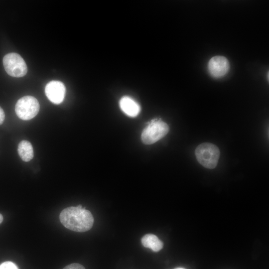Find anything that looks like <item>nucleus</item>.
<instances>
[{"label":"nucleus","instance_id":"20e7f679","mask_svg":"<svg viewBox=\"0 0 269 269\" xmlns=\"http://www.w3.org/2000/svg\"><path fill=\"white\" fill-rule=\"evenodd\" d=\"M39 108V104L35 98L31 96H25L17 101L15 111L20 119L29 120L36 116Z\"/></svg>","mask_w":269,"mask_h":269},{"label":"nucleus","instance_id":"ddd939ff","mask_svg":"<svg viewBox=\"0 0 269 269\" xmlns=\"http://www.w3.org/2000/svg\"><path fill=\"white\" fill-rule=\"evenodd\" d=\"M5 118V114L3 109L0 106V125H1Z\"/></svg>","mask_w":269,"mask_h":269},{"label":"nucleus","instance_id":"39448f33","mask_svg":"<svg viewBox=\"0 0 269 269\" xmlns=\"http://www.w3.org/2000/svg\"><path fill=\"white\" fill-rule=\"evenodd\" d=\"M2 63L6 73L14 77H21L27 71L26 64L21 56L16 53H9L3 58Z\"/></svg>","mask_w":269,"mask_h":269},{"label":"nucleus","instance_id":"6e6552de","mask_svg":"<svg viewBox=\"0 0 269 269\" xmlns=\"http://www.w3.org/2000/svg\"><path fill=\"white\" fill-rule=\"evenodd\" d=\"M120 107L124 113L132 117L136 116L140 110L139 105L132 98L128 96L121 98Z\"/></svg>","mask_w":269,"mask_h":269},{"label":"nucleus","instance_id":"f257e3e1","mask_svg":"<svg viewBox=\"0 0 269 269\" xmlns=\"http://www.w3.org/2000/svg\"><path fill=\"white\" fill-rule=\"evenodd\" d=\"M59 219L65 228L78 232L90 230L94 221L92 213L81 205L65 208L61 212Z\"/></svg>","mask_w":269,"mask_h":269},{"label":"nucleus","instance_id":"0eeeda50","mask_svg":"<svg viewBox=\"0 0 269 269\" xmlns=\"http://www.w3.org/2000/svg\"><path fill=\"white\" fill-rule=\"evenodd\" d=\"M66 88L64 84L59 81L48 82L45 88V95L48 99L55 104H60L63 101Z\"/></svg>","mask_w":269,"mask_h":269},{"label":"nucleus","instance_id":"9b49d317","mask_svg":"<svg viewBox=\"0 0 269 269\" xmlns=\"http://www.w3.org/2000/svg\"><path fill=\"white\" fill-rule=\"evenodd\" d=\"M0 269H19L17 266L13 263L7 261L0 265Z\"/></svg>","mask_w":269,"mask_h":269},{"label":"nucleus","instance_id":"4468645a","mask_svg":"<svg viewBox=\"0 0 269 269\" xmlns=\"http://www.w3.org/2000/svg\"><path fill=\"white\" fill-rule=\"evenodd\" d=\"M3 221V216L0 213V224Z\"/></svg>","mask_w":269,"mask_h":269},{"label":"nucleus","instance_id":"f03ea898","mask_svg":"<svg viewBox=\"0 0 269 269\" xmlns=\"http://www.w3.org/2000/svg\"><path fill=\"white\" fill-rule=\"evenodd\" d=\"M198 162L205 168L213 169L218 164L220 152L215 144L204 142L199 145L195 151Z\"/></svg>","mask_w":269,"mask_h":269},{"label":"nucleus","instance_id":"2eb2a0df","mask_svg":"<svg viewBox=\"0 0 269 269\" xmlns=\"http://www.w3.org/2000/svg\"><path fill=\"white\" fill-rule=\"evenodd\" d=\"M185 269L183 268H176V269Z\"/></svg>","mask_w":269,"mask_h":269},{"label":"nucleus","instance_id":"1a4fd4ad","mask_svg":"<svg viewBox=\"0 0 269 269\" xmlns=\"http://www.w3.org/2000/svg\"><path fill=\"white\" fill-rule=\"evenodd\" d=\"M142 245L145 248L151 249L153 252H158L163 248V243L155 235H145L141 240Z\"/></svg>","mask_w":269,"mask_h":269},{"label":"nucleus","instance_id":"423d86ee","mask_svg":"<svg viewBox=\"0 0 269 269\" xmlns=\"http://www.w3.org/2000/svg\"><path fill=\"white\" fill-rule=\"evenodd\" d=\"M230 65L228 59L222 55L211 57L207 64L208 72L210 76L219 79L225 76L228 73Z\"/></svg>","mask_w":269,"mask_h":269},{"label":"nucleus","instance_id":"9d476101","mask_svg":"<svg viewBox=\"0 0 269 269\" xmlns=\"http://www.w3.org/2000/svg\"><path fill=\"white\" fill-rule=\"evenodd\" d=\"M17 151L21 159L24 161H29L33 157V147L28 141H21L18 145Z\"/></svg>","mask_w":269,"mask_h":269},{"label":"nucleus","instance_id":"f8f14e48","mask_svg":"<svg viewBox=\"0 0 269 269\" xmlns=\"http://www.w3.org/2000/svg\"><path fill=\"white\" fill-rule=\"evenodd\" d=\"M63 269H85L82 265L79 264L73 263L66 266Z\"/></svg>","mask_w":269,"mask_h":269},{"label":"nucleus","instance_id":"7ed1b4c3","mask_svg":"<svg viewBox=\"0 0 269 269\" xmlns=\"http://www.w3.org/2000/svg\"><path fill=\"white\" fill-rule=\"evenodd\" d=\"M169 130L168 125L161 119H153L148 123L142 133V141L146 144L154 143L165 136Z\"/></svg>","mask_w":269,"mask_h":269}]
</instances>
